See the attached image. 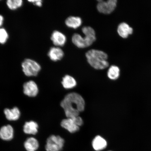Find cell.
<instances>
[{"label":"cell","mask_w":151,"mask_h":151,"mask_svg":"<svg viewBox=\"0 0 151 151\" xmlns=\"http://www.w3.org/2000/svg\"><path fill=\"white\" fill-rule=\"evenodd\" d=\"M85 101L80 94L71 93L67 94L61 103L67 118L78 116L85 108Z\"/></svg>","instance_id":"1"},{"label":"cell","mask_w":151,"mask_h":151,"mask_svg":"<svg viewBox=\"0 0 151 151\" xmlns=\"http://www.w3.org/2000/svg\"><path fill=\"white\" fill-rule=\"evenodd\" d=\"M86 56L88 63L95 69L102 70L108 67V55L102 51L91 50L86 53Z\"/></svg>","instance_id":"2"},{"label":"cell","mask_w":151,"mask_h":151,"mask_svg":"<svg viewBox=\"0 0 151 151\" xmlns=\"http://www.w3.org/2000/svg\"><path fill=\"white\" fill-rule=\"evenodd\" d=\"M82 31L85 35L83 37L78 34H74L72 37L73 44L78 48H84L91 46L96 40L95 32L90 26H85L82 28Z\"/></svg>","instance_id":"3"},{"label":"cell","mask_w":151,"mask_h":151,"mask_svg":"<svg viewBox=\"0 0 151 151\" xmlns=\"http://www.w3.org/2000/svg\"><path fill=\"white\" fill-rule=\"evenodd\" d=\"M22 67L24 75L28 77L37 76L41 70V66L38 63L29 58L22 62Z\"/></svg>","instance_id":"4"},{"label":"cell","mask_w":151,"mask_h":151,"mask_svg":"<svg viewBox=\"0 0 151 151\" xmlns=\"http://www.w3.org/2000/svg\"><path fill=\"white\" fill-rule=\"evenodd\" d=\"M65 143V140L59 136L52 135L48 138L45 145L46 151H61Z\"/></svg>","instance_id":"5"},{"label":"cell","mask_w":151,"mask_h":151,"mask_svg":"<svg viewBox=\"0 0 151 151\" xmlns=\"http://www.w3.org/2000/svg\"><path fill=\"white\" fill-rule=\"evenodd\" d=\"M97 8L101 14H111L116 8L117 1L116 0H109L107 1H98Z\"/></svg>","instance_id":"6"},{"label":"cell","mask_w":151,"mask_h":151,"mask_svg":"<svg viewBox=\"0 0 151 151\" xmlns=\"http://www.w3.org/2000/svg\"><path fill=\"white\" fill-rule=\"evenodd\" d=\"M23 91L25 95L30 97H35L38 93V88L34 81H30L24 84Z\"/></svg>","instance_id":"7"},{"label":"cell","mask_w":151,"mask_h":151,"mask_svg":"<svg viewBox=\"0 0 151 151\" xmlns=\"http://www.w3.org/2000/svg\"><path fill=\"white\" fill-rule=\"evenodd\" d=\"M51 40L55 46L62 47L65 44L67 38L61 32L55 31L52 34Z\"/></svg>","instance_id":"8"},{"label":"cell","mask_w":151,"mask_h":151,"mask_svg":"<svg viewBox=\"0 0 151 151\" xmlns=\"http://www.w3.org/2000/svg\"><path fill=\"white\" fill-rule=\"evenodd\" d=\"M14 137V130L12 126L7 125L3 126L0 129V138L3 140L9 141Z\"/></svg>","instance_id":"9"},{"label":"cell","mask_w":151,"mask_h":151,"mask_svg":"<svg viewBox=\"0 0 151 151\" xmlns=\"http://www.w3.org/2000/svg\"><path fill=\"white\" fill-rule=\"evenodd\" d=\"M48 55L52 61L57 62L61 60L63 58L64 53L59 47H52L49 50Z\"/></svg>","instance_id":"10"},{"label":"cell","mask_w":151,"mask_h":151,"mask_svg":"<svg viewBox=\"0 0 151 151\" xmlns=\"http://www.w3.org/2000/svg\"><path fill=\"white\" fill-rule=\"evenodd\" d=\"M61 124L62 127L72 133L78 131L80 129V127L72 118H67L62 120Z\"/></svg>","instance_id":"11"},{"label":"cell","mask_w":151,"mask_h":151,"mask_svg":"<svg viewBox=\"0 0 151 151\" xmlns=\"http://www.w3.org/2000/svg\"><path fill=\"white\" fill-rule=\"evenodd\" d=\"M117 32L119 35L123 38H126L133 32V29L125 22H122L118 26Z\"/></svg>","instance_id":"12"},{"label":"cell","mask_w":151,"mask_h":151,"mask_svg":"<svg viewBox=\"0 0 151 151\" xmlns=\"http://www.w3.org/2000/svg\"><path fill=\"white\" fill-rule=\"evenodd\" d=\"M4 112L6 117L9 121L17 120L20 116L19 109L17 107H14L12 109H6Z\"/></svg>","instance_id":"13"},{"label":"cell","mask_w":151,"mask_h":151,"mask_svg":"<svg viewBox=\"0 0 151 151\" xmlns=\"http://www.w3.org/2000/svg\"><path fill=\"white\" fill-rule=\"evenodd\" d=\"M24 146L26 151H37L39 148V143L35 138L30 137L26 139Z\"/></svg>","instance_id":"14"},{"label":"cell","mask_w":151,"mask_h":151,"mask_svg":"<svg viewBox=\"0 0 151 151\" xmlns=\"http://www.w3.org/2000/svg\"><path fill=\"white\" fill-rule=\"evenodd\" d=\"M92 146L94 150L96 151H101L106 148L107 142L103 137L98 135L94 138L92 141Z\"/></svg>","instance_id":"15"},{"label":"cell","mask_w":151,"mask_h":151,"mask_svg":"<svg viewBox=\"0 0 151 151\" xmlns=\"http://www.w3.org/2000/svg\"><path fill=\"white\" fill-rule=\"evenodd\" d=\"M38 129L37 124L33 121L26 122L23 127L24 133L28 134L35 135L37 133Z\"/></svg>","instance_id":"16"},{"label":"cell","mask_w":151,"mask_h":151,"mask_svg":"<svg viewBox=\"0 0 151 151\" xmlns=\"http://www.w3.org/2000/svg\"><path fill=\"white\" fill-rule=\"evenodd\" d=\"M65 24L68 27L76 29L82 24V20L79 17L70 16L66 19Z\"/></svg>","instance_id":"17"},{"label":"cell","mask_w":151,"mask_h":151,"mask_svg":"<svg viewBox=\"0 0 151 151\" xmlns=\"http://www.w3.org/2000/svg\"><path fill=\"white\" fill-rule=\"evenodd\" d=\"M62 84L63 87L66 89L74 88L76 85V82L73 77L66 75L62 79Z\"/></svg>","instance_id":"18"},{"label":"cell","mask_w":151,"mask_h":151,"mask_svg":"<svg viewBox=\"0 0 151 151\" xmlns=\"http://www.w3.org/2000/svg\"><path fill=\"white\" fill-rule=\"evenodd\" d=\"M120 73V69L117 66L112 65L109 68L107 72V76L111 80H116L119 76Z\"/></svg>","instance_id":"19"},{"label":"cell","mask_w":151,"mask_h":151,"mask_svg":"<svg viewBox=\"0 0 151 151\" xmlns=\"http://www.w3.org/2000/svg\"><path fill=\"white\" fill-rule=\"evenodd\" d=\"M6 3L9 9L15 10L22 7L23 3L22 0H8Z\"/></svg>","instance_id":"20"},{"label":"cell","mask_w":151,"mask_h":151,"mask_svg":"<svg viewBox=\"0 0 151 151\" xmlns=\"http://www.w3.org/2000/svg\"><path fill=\"white\" fill-rule=\"evenodd\" d=\"M9 36L5 28H0V44L4 45L6 42Z\"/></svg>","instance_id":"21"},{"label":"cell","mask_w":151,"mask_h":151,"mask_svg":"<svg viewBox=\"0 0 151 151\" xmlns=\"http://www.w3.org/2000/svg\"><path fill=\"white\" fill-rule=\"evenodd\" d=\"M72 118L75 123L79 127L81 126L83 124V122L82 118L81 117L78 116L74 117L71 118Z\"/></svg>","instance_id":"22"},{"label":"cell","mask_w":151,"mask_h":151,"mask_svg":"<svg viewBox=\"0 0 151 151\" xmlns=\"http://www.w3.org/2000/svg\"><path fill=\"white\" fill-rule=\"evenodd\" d=\"M28 1L37 7H40L42 5V1L41 0H32Z\"/></svg>","instance_id":"23"},{"label":"cell","mask_w":151,"mask_h":151,"mask_svg":"<svg viewBox=\"0 0 151 151\" xmlns=\"http://www.w3.org/2000/svg\"><path fill=\"white\" fill-rule=\"evenodd\" d=\"M4 21V18L0 14V27L3 25Z\"/></svg>","instance_id":"24"},{"label":"cell","mask_w":151,"mask_h":151,"mask_svg":"<svg viewBox=\"0 0 151 151\" xmlns=\"http://www.w3.org/2000/svg\"></svg>","instance_id":"25"}]
</instances>
